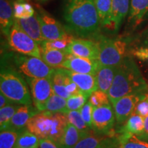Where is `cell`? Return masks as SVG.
<instances>
[{
    "mask_svg": "<svg viewBox=\"0 0 148 148\" xmlns=\"http://www.w3.org/2000/svg\"><path fill=\"white\" fill-rule=\"evenodd\" d=\"M63 19L66 29L82 38H97L101 23L95 0H64Z\"/></svg>",
    "mask_w": 148,
    "mask_h": 148,
    "instance_id": "6da1fadb",
    "label": "cell"
},
{
    "mask_svg": "<svg viewBox=\"0 0 148 148\" xmlns=\"http://www.w3.org/2000/svg\"><path fill=\"white\" fill-rule=\"evenodd\" d=\"M148 86L140 70L132 58L125 57L117 66L112 84L108 92L113 103L123 96L138 92H147Z\"/></svg>",
    "mask_w": 148,
    "mask_h": 148,
    "instance_id": "7a4b0ae2",
    "label": "cell"
},
{
    "mask_svg": "<svg viewBox=\"0 0 148 148\" xmlns=\"http://www.w3.org/2000/svg\"><path fill=\"white\" fill-rule=\"evenodd\" d=\"M66 113L42 111L32 116L26 125L29 132L40 138H49L58 142L68 124Z\"/></svg>",
    "mask_w": 148,
    "mask_h": 148,
    "instance_id": "3957f363",
    "label": "cell"
},
{
    "mask_svg": "<svg viewBox=\"0 0 148 148\" xmlns=\"http://www.w3.org/2000/svg\"><path fill=\"white\" fill-rule=\"evenodd\" d=\"M0 91L8 99L21 105H32V97L27 83L13 67L1 62Z\"/></svg>",
    "mask_w": 148,
    "mask_h": 148,
    "instance_id": "277c9868",
    "label": "cell"
},
{
    "mask_svg": "<svg viewBox=\"0 0 148 148\" xmlns=\"http://www.w3.org/2000/svg\"><path fill=\"white\" fill-rule=\"evenodd\" d=\"M96 39L99 48V61L101 65H120L126 57V43L123 40L111 39L100 34Z\"/></svg>",
    "mask_w": 148,
    "mask_h": 148,
    "instance_id": "5b68a950",
    "label": "cell"
},
{
    "mask_svg": "<svg viewBox=\"0 0 148 148\" xmlns=\"http://www.w3.org/2000/svg\"><path fill=\"white\" fill-rule=\"evenodd\" d=\"M18 71L32 78H50L55 69L49 66L42 58L23 54H11Z\"/></svg>",
    "mask_w": 148,
    "mask_h": 148,
    "instance_id": "8992f818",
    "label": "cell"
},
{
    "mask_svg": "<svg viewBox=\"0 0 148 148\" xmlns=\"http://www.w3.org/2000/svg\"><path fill=\"white\" fill-rule=\"evenodd\" d=\"M11 49L18 53L41 58L40 45L14 23L8 37Z\"/></svg>",
    "mask_w": 148,
    "mask_h": 148,
    "instance_id": "52a82bcc",
    "label": "cell"
},
{
    "mask_svg": "<svg viewBox=\"0 0 148 148\" xmlns=\"http://www.w3.org/2000/svg\"><path fill=\"white\" fill-rule=\"evenodd\" d=\"M25 79L30 88L31 96L34 107L40 112L45 111L46 102L54 93L51 79L48 77L32 78L25 77Z\"/></svg>",
    "mask_w": 148,
    "mask_h": 148,
    "instance_id": "ba28073f",
    "label": "cell"
},
{
    "mask_svg": "<svg viewBox=\"0 0 148 148\" xmlns=\"http://www.w3.org/2000/svg\"><path fill=\"white\" fill-rule=\"evenodd\" d=\"M147 92L130 94L119 98L112 103L118 125H123L126 121L129 116L134 112L138 101L143 99Z\"/></svg>",
    "mask_w": 148,
    "mask_h": 148,
    "instance_id": "9c48e42d",
    "label": "cell"
},
{
    "mask_svg": "<svg viewBox=\"0 0 148 148\" xmlns=\"http://www.w3.org/2000/svg\"><path fill=\"white\" fill-rule=\"evenodd\" d=\"M115 119L114 108L110 104L94 107L92 130L97 134L108 135L113 129Z\"/></svg>",
    "mask_w": 148,
    "mask_h": 148,
    "instance_id": "30bf717a",
    "label": "cell"
},
{
    "mask_svg": "<svg viewBox=\"0 0 148 148\" xmlns=\"http://www.w3.org/2000/svg\"><path fill=\"white\" fill-rule=\"evenodd\" d=\"M36 13L39 20L42 35L45 40L59 39L69 34L66 33L61 23L49 15L43 9L39 8Z\"/></svg>",
    "mask_w": 148,
    "mask_h": 148,
    "instance_id": "8fae6325",
    "label": "cell"
},
{
    "mask_svg": "<svg viewBox=\"0 0 148 148\" xmlns=\"http://www.w3.org/2000/svg\"><path fill=\"white\" fill-rule=\"evenodd\" d=\"M65 50L68 53L75 56L99 60V45L97 42L91 40L73 38Z\"/></svg>",
    "mask_w": 148,
    "mask_h": 148,
    "instance_id": "7c38bea8",
    "label": "cell"
},
{
    "mask_svg": "<svg viewBox=\"0 0 148 148\" xmlns=\"http://www.w3.org/2000/svg\"><path fill=\"white\" fill-rule=\"evenodd\" d=\"M118 145V135L100 134L93 131L83 136L73 148H116Z\"/></svg>",
    "mask_w": 148,
    "mask_h": 148,
    "instance_id": "4fadbf2b",
    "label": "cell"
},
{
    "mask_svg": "<svg viewBox=\"0 0 148 148\" xmlns=\"http://www.w3.org/2000/svg\"><path fill=\"white\" fill-rule=\"evenodd\" d=\"M101 65L99 60H91L75 56L69 53L65 62L62 64V68L70 70L75 73L92 74L96 75Z\"/></svg>",
    "mask_w": 148,
    "mask_h": 148,
    "instance_id": "5bb4252c",
    "label": "cell"
},
{
    "mask_svg": "<svg viewBox=\"0 0 148 148\" xmlns=\"http://www.w3.org/2000/svg\"><path fill=\"white\" fill-rule=\"evenodd\" d=\"M40 112V110H38L36 107H33L32 105L19 106L5 130H24L29 120Z\"/></svg>",
    "mask_w": 148,
    "mask_h": 148,
    "instance_id": "9a60e30c",
    "label": "cell"
},
{
    "mask_svg": "<svg viewBox=\"0 0 148 148\" xmlns=\"http://www.w3.org/2000/svg\"><path fill=\"white\" fill-rule=\"evenodd\" d=\"M130 10V0H112L110 22L107 29L117 31Z\"/></svg>",
    "mask_w": 148,
    "mask_h": 148,
    "instance_id": "2e32d148",
    "label": "cell"
},
{
    "mask_svg": "<svg viewBox=\"0 0 148 148\" xmlns=\"http://www.w3.org/2000/svg\"><path fill=\"white\" fill-rule=\"evenodd\" d=\"M66 69V73L73 81L82 93L88 97H90L92 92L98 89L96 75L92 74L78 73Z\"/></svg>",
    "mask_w": 148,
    "mask_h": 148,
    "instance_id": "e0dca14e",
    "label": "cell"
},
{
    "mask_svg": "<svg viewBox=\"0 0 148 148\" xmlns=\"http://www.w3.org/2000/svg\"><path fill=\"white\" fill-rule=\"evenodd\" d=\"M14 23L17 24L18 26L23 32H25L27 35H29L39 45L45 40L42 37L40 22L38 16L36 15V13H35L34 16L27 18H14Z\"/></svg>",
    "mask_w": 148,
    "mask_h": 148,
    "instance_id": "ac0fdd59",
    "label": "cell"
},
{
    "mask_svg": "<svg viewBox=\"0 0 148 148\" xmlns=\"http://www.w3.org/2000/svg\"><path fill=\"white\" fill-rule=\"evenodd\" d=\"M14 23L12 7L7 0H0V27L4 36L8 37Z\"/></svg>",
    "mask_w": 148,
    "mask_h": 148,
    "instance_id": "d6986e66",
    "label": "cell"
},
{
    "mask_svg": "<svg viewBox=\"0 0 148 148\" xmlns=\"http://www.w3.org/2000/svg\"><path fill=\"white\" fill-rule=\"evenodd\" d=\"M117 66L101 65L96 74L97 88L108 93L112 84Z\"/></svg>",
    "mask_w": 148,
    "mask_h": 148,
    "instance_id": "ffe728a7",
    "label": "cell"
},
{
    "mask_svg": "<svg viewBox=\"0 0 148 148\" xmlns=\"http://www.w3.org/2000/svg\"><path fill=\"white\" fill-rule=\"evenodd\" d=\"M144 119H145L141 116L133 112L122 126L116 131V134H119L125 132L130 133L140 137L144 132Z\"/></svg>",
    "mask_w": 148,
    "mask_h": 148,
    "instance_id": "44dd1931",
    "label": "cell"
},
{
    "mask_svg": "<svg viewBox=\"0 0 148 148\" xmlns=\"http://www.w3.org/2000/svg\"><path fill=\"white\" fill-rule=\"evenodd\" d=\"M148 11V0H131L128 23L135 27L138 25Z\"/></svg>",
    "mask_w": 148,
    "mask_h": 148,
    "instance_id": "7402d4cb",
    "label": "cell"
},
{
    "mask_svg": "<svg viewBox=\"0 0 148 148\" xmlns=\"http://www.w3.org/2000/svg\"><path fill=\"white\" fill-rule=\"evenodd\" d=\"M41 58L48 65L53 69L62 68V64L65 62L69 53L66 50L59 49H40Z\"/></svg>",
    "mask_w": 148,
    "mask_h": 148,
    "instance_id": "603a6c76",
    "label": "cell"
},
{
    "mask_svg": "<svg viewBox=\"0 0 148 148\" xmlns=\"http://www.w3.org/2000/svg\"><path fill=\"white\" fill-rule=\"evenodd\" d=\"M88 133L80 132L74 125L68 123L59 144L62 148H73L77 142Z\"/></svg>",
    "mask_w": 148,
    "mask_h": 148,
    "instance_id": "cb8c5ba5",
    "label": "cell"
},
{
    "mask_svg": "<svg viewBox=\"0 0 148 148\" xmlns=\"http://www.w3.org/2000/svg\"><path fill=\"white\" fill-rule=\"evenodd\" d=\"M65 76V69L64 68H58L54 69L50 79L54 93L67 99L71 95L67 92L64 85Z\"/></svg>",
    "mask_w": 148,
    "mask_h": 148,
    "instance_id": "d4e9b609",
    "label": "cell"
},
{
    "mask_svg": "<svg viewBox=\"0 0 148 148\" xmlns=\"http://www.w3.org/2000/svg\"><path fill=\"white\" fill-rule=\"evenodd\" d=\"M119 145L116 148H148V141L130 133L118 134Z\"/></svg>",
    "mask_w": 148,
    "mask_h": 148,
    "instance_id": "484cf974",
    "label": "cell"
},
{
    "mask_svg": "<svg viewBox=\"0 0 148 148\" xmlns=\"http://www.w3.org/2000/svg\"><path fill=\"white\" fill-rule=\"evenodd\" d=\"M40 138L25 129L18 136L14 148H38Z\"/></svg>",
    "mask_w": 148,
    "mask_h": 148,
    "instance_id": "4316f807",
    "label": "cell"
},
{
    "mask_svg": "<svg viewBox=\"0 0 148 148\" xmlns=\"http://www.w3.org/2000/svg\"><path fill=\"white\" fill-rule=\"evenodd\" d=\"M101 26L106 27L110 22L112 0H95Z\"/></svg>",
    "mask_w": 148,
    "mask_h": 148,
    "instance_id": "83f0119b",
    "label": "cell"
},
{
    "mask_svg": "<svg viewBox=\"0 0 148 148\" xmlns=\"http://www.w3.org/2000/svg\"><path fill=\"white\" fill-rule=\"evenodd\" d=\"M66 113V99L53 93L47 101L45 111Z\"/></svg>",
    "mask_w": 148,
    "mask_h": 148,
    "instance_id": "f1b7e54d",
    "label": "cell"
},
{
    "mask_svg": "<svg viewBox=\"0 0 148 148\" xmlns=\"http://www.w3.org/2000/svg\"><path fill=\"white\" fill-rule=\"evenodd\" d=\"M13 14L15 18H27L34 16V9L29 3L23 0H16L13 3Z\"/></svg>",
    "mask_w": 148,
    "mask_h": 148,
    "instance_id": "f546056e",
    "label": "cell"
},
{
    "mask_svg": "<svg viewBox=\"0 0 148 148\" xmlns=\"http://www.w3.org/2000/svg\"><path fill=\"white\" fill-rule=\"evenodd\" d=\"M25 130V129H24ZM22 130H3L0 133V148H14Z\"/></svg>",
    "mask_w": 148,
    "mask_h": 148,
    "instance_id": "4dcf8cb0",
    "label": "cell"
},
{
    "mask_svg": "<svg viewBox=\"0 0 148 148\" xmlns=\"http://www.w3.org/2000/svg\"><path fill=\"white\" fill-rule=\"evenodd\" d=\"M73 36L71 34L59 39L53 40H44L40 45V49H59L65 50L70 42L73 39Z\"/></svg>",
    "mask_w": 148,
    "mask_h": 148,
    "instance_id": "1f68e13d",
    "label": "cell"
},
{
    "mask_svg": "<svg viewBox=\"0 0 148 148\" xmlns=\"http://www.w3.org/2000/svg\"><path fill=\"white\" fill-rule=\"evenodd\" d=\"M66 114L68 122L74 125L78 130L84 133L90 132V129L88 126L86 122L83 119L79 110H72L68 112Z\"/></svg>",
    "mask_w": 148,
    "mask_h": 148,
    "instance_id": "d6a6232c",
    "label": "cell"
},
{
    "mask_svg": "<svg viewBox=\"0 0 148 148\" xmlns=\"http://www.w3.org/2000/svg\"><path fill=\"white\" fill-rule=\"evenodd\" d=\"M18 107H19L18 103H14L0 108V130L1 131L6 129L11 119Z\"/></svg>",
    "mask_w": 148,
    "mask_h": 148,
    "instance_id": "836d02e7",
    "label": "cell"
},
{
    "mask_svg": "<svg viewBox=\"0 0 148 148\" xmlns=\"http://www.w3.org/2000/svg\"><path fill=\"white\" fill-rule=\"evenodd\" d=\"M88 98L87 96L85 95L82 92L68 98L66 99V111L67 112L72 110H80L86 103Z\"/></svg>",
    "mask_w": 148,
    "mask_h": 148,
    "instance_id": "e575fe53",
    "label": "cell"
},
{
    "mask_svg": "<svg viewBox=\"0 0 148 148\" xmlns=\"http://www.w3.org/2000/svg\"><path fill=\"white\" fill-rule=\"evenodd\" d=\"M88 102L93 107H100L110 104V99L107 92L97 89L88 97Z\"/></svg>",
    "mask_w": 148,
    "mask_h": 148,
    "instance_id": "d590c367",
    "label": "cell"
},
{
    "mask_svg": "<svg viewBox=\"0 0 148 148\" xmlns=\"http://www.w3.org/2000/svg\"><path fill=\"white\" fill-rule=\"evenodd\" d=\"M94 107L89 102L86 103L84 106L79 110L81 115L83 119L86 122L88 127L92 130V112H93Z\"/></svg>",
    "mask_w": 148,
    "mask_h": 148,
    "instance_id": "8d00e7d4",
    "label": "cell"
},
{
    "mask_svg": "<svg viewBox=\"0 0 148 148\" xmlns=\"http://www.w3.org/2000/svg\"><path fill=\"white\" fill-rule=\"evenodd\" d=\"M134 112L141 116L144 119L148 115V92L143 99L136 104Z\"/></svg>",
    "mask_w": 148,
    "mask_h": 148,
    "instance_id": "74e56055",
    "label": "cell"
},
{
    "mask_svg": "<svg viewBox=\"0 0 148 148\" xmlns=\"http://www.w3.org/2000/svg\"><path fill=\"white\" fill-rule=\"evenodd\" d=\"M134 55L140 60L148 62V45L141 46L134 49Z\"/></svg>",
    "mask_w": 148,
    "mask_h": 148,
    "instance_id": "f35d334b",
    "label": "cell"
},
{
    "mask_svg": "<svg viewBox=\"0 0 148 148\" xmlns=\"http://www.w3.org/2000/svg\"><path fill=\"white\" fill-rule=\"evenodd\" d=\"M39 148H62L58 142L49 138H40Z\"/></svg>",
    "mask_w": 148,
    "mask_h": 148,
    "instance_id": "ab89813d",
    "label": "cell"
},
{
    "mask_svg": "<svg viewBox=\"0 0 148 148\" xmlns=\"http://www.w3.org/2000/svg\"><path fill=\"white\" fill-rule=\"evenodd\" d=\"M12 101H11L10 99H8V97L5 96L4 94L2 93V92H0V108H3L7 105L12 104V103H14Z\"/></svg>",
    "mask_w": 148,
    "mask_h": 148,
    "instance_id": "60d3db41",
    "label": "cell"
},
{
    "mask_svg": "<svg viewBox=\"0 0 148 148\" xmlns=\"http://www.w3.org/2000/svg\"><path fill=\"white\" fill-rule=\"evenodd\" d=\"M139 138L148 141V115L144 119V132Z\"/></svg>",
    "mask_w": 148,
    "mask_h": 148,
    "instance_id": "b9f144b4",
    "label": "cell"
},
{
    "mask_svg": "<svg viewBox=\"0 0 148 148\" xmlns=\"http://www.w3.org/2000/svg\"><path fill=\"white\" fill-rule=\"evenodd\" d=\"M145 45H148V28L145 32Z\"/></svg>",
    "mask_w": 148,
    "mask_h": 148,
    "instance_id": "7bdbcfd3",
    "label": "cell"
},
{
    "mask_svg": "<svg viewBox=\"0 0 148 148\" xmlns=\"http://www.w3.org/2000/svg\"><path fill=\"white\" fill-rule=\"evenodd\" d=\"M38 1H47V0H38Z\"/></svg>",
    "mask_w": 148,
    "mask_h": 148,
    "instance_id": "ee69618b",
    "label": "cell"
}]
</instances>
